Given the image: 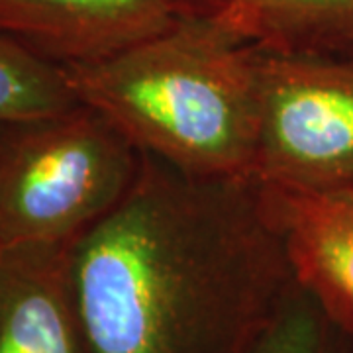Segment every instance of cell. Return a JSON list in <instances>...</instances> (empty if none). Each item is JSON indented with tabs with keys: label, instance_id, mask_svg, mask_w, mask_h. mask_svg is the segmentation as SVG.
Here are the masks:
<instances>
[{
	"label": "cell",
	"instance_id": "cell-1",
	"mask_svg": "<svg viewBox=\"0 0 353 353\" xmlns=\"http://www.w3.org/2000/svg\"><path fill=\"white\" fill-rule=\"evenodd\" d=\"M90 353H253L296 285L255 179L139 153L136 176L71 252Z\"/></svg>",
	"mask_w": 353,
	"mask_h": 353
},
{
	"label": "cell",
	"instance_id": "cell-2",
	"mask_svg": "<svg viewBox=\"0 0 353 353\" xmlns=\"http://www.w3.org/2000/svg\"><path fill=\"white\" fill-rule=\"evenodd\" d=\"M61 69L77 101L106 118L139 153L192 175L253 179L255 48L224 24L176 14L153 38Z\"/></svg>",
	"mask_w": 353,
	"mask_h": 353
},
{
	"label": "cell",
	"instance_id": "cell-3",
	"mask_svg": "<svg viewBox=\"0 0 353 353\" xmlns=\"http://www.w3.org/2000/svg\"><path fill=\"white\" fill-rule=\"evenodd\" d=\"M139 152L85 104L0 124V248L75 241L130 189Z\"/></svg>",
	"mask_w": 353,
	"mask_h": 353
},
{
	"label": "cell",
	"instance_id": "cell-4",
	"mask_svg": "<svg viewBox=\"0 0 353 353\" xmlns=\"http://www.w3.org/2000/svg\"><path fill=\"white\" fill-rule=\"evenodd\" d=\"M259 139L253 179L267 187H353V55L255 48Z\"/></svg>",
	"mask_w": 353,
	"mask_h": 353
},
{
	"label": "cell",
	"instance_id": "cell-5",
	"mask_svg": "<svg viewBox=\"0 0 353 353\" xmlns=\"http://www.w3.org/2000/svg\"><path fill=\"white\" fill-rule=\"evenodd\" d=\"M175 20L169 0H0V38L59 67L106 59Z\"/></svg>",
	"mask_w": 353,
	"mask_h": 353
},
{
	"label": "cell",
	"instance_id": "cell-6",
	"mask_svg": "<svg viewBox=\"0 0 353 353\" xmlns=\"http://www.w3.org/2000/svg\"><path fill=\"white\" fill-rule=\"evenodd\" d=\"M75 241L0 248V353H90L71 275Z\"/></svg>",
	"mask_w": 353,
	"mask_h": 353
},
{
	"label": "cell",
	"instance_id": "cell-7",
	"mask_svg": "<svg viewBox=\"0 0 353 353\" xmlns=\"http://www.w3.org/2000/svg\"><path fill=\"white\" fill-rule=\"evenodd\" d=\"M261 185V183H259ZM294 277L353 338V187L294 190L261 185Z\"/></svg>",
	"mask_w": 353,
	"mask_h": 353
},
{
	"label": "cell",
	"instance_id": "cell-8",
	"mask_svg": "<svg viewBox=\"0 0 353 353\" xmlns=\"http://www.w3.org/2000/svg\"><path fill=\"white\" fill-rule=\"evenodd\" d=\"M176 14L204 16L263 51L353 55V0H169Z\"/></svg>",
	"mask_w": 353,
	"mask_h": 353
},
{
	"label": "cell",
	"instance_id": "cell-9",
	"mask_svg": "<svg viewBox=\"0 0 353 353\" xmlns=\"http://www.w3.org/2000/svg\"><path fill=\"white\" fill-rule=\"evenodd\" d=\"M77 104L59 65L0 38V124L46 118Z\"/></svg>",
	"mask_w": 353,
	"mask_h": 353
},
{
	"label": "cell",
	"instance_id": "cell-10",
	"mask_svg": "<svg viewBox=\"0 0 353 353\" xmlns=\"http://www.w3.org/2000/svg\"><path fill=\"white\" fill-rule=\"evenodd\" d=\"M352 341L296 281L253 353H353Z\"/></svg>",
	"mask_w": 353,
	"mask_h": 353
}]
</instances>
